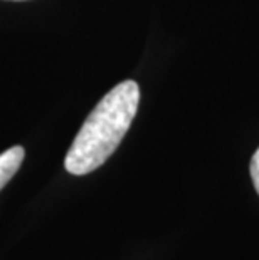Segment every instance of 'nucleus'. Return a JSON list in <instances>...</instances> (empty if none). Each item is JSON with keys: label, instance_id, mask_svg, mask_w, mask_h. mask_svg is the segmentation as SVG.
<instances>
[{"label": "nucleus", "instance_id": "f257e3e1", "mask_svg": "<svg viewBox=\"0 0 259 260\" xmlns=\"http://www.w3.org/2000/svg\"><path fill=\"white\" fill-rule=\"evenodd\" d=\"M140 103V87L135 81H125L96 104L81 126L64 159L68 173L88 175L114 153L133 123Z\"/></svg>", "mask_w": 259, "mask_h": 260}, {"label": "nucleus", "instance_id": "f03ea898", "mask_svg": "<svg viewBox=\"0 0 259 260\" xmlns=\"http://www.w3.org/2000/svg\"><path fill=\"white\" fill-rule=\"evenodd\" d=\"M25 151L22 146H12L7 151L0 154V190L14 178L22 161H24Z\"/></svg>", "mask_w": 259, "mask_h": 260}, {"label": "nucleus", "instance_id": "20e7f679", "mask_svg": "<svg viewBox=\"0 0 259 260\" xmlns=\"http://www.w3.org/2000/svg\"><path fill=\"white\" fill-rule=\"evenodd\" d=\"M14 2H24V0H14Z\"/></svg>", "mask_w": 259, "mask_h": 260}, {"label": "nucleus", "instance_id": "7ed1b4c3", "mask_svg": "<svg viewBox=\"0 0 259 260\" xmlns=\"http://www.w3.org/2000/svg\"><path fill=\"white\" fill-rule=\"evenodd\" d=\"M249 171H251V178L252 183H254V188L259 195V148L256 149V153L252 154L251 165H249Z\"/></svg>", "mask_w": 259, "mask_h": 260}]
</instances>
